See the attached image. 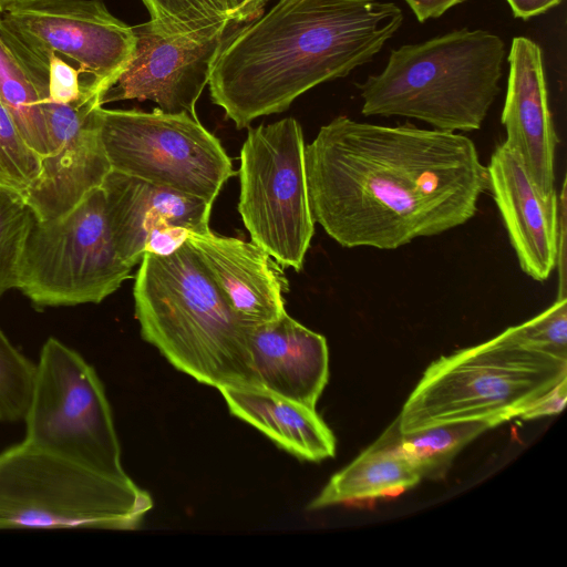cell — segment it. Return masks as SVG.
Segmentation results:
<instances>
[{"label":"cell","mask_w":567,"mask_h":567,"mask_svg":"<svg viewBox=\"0 0 567 567\" xmlns=\"http://www.w3.org/2000/svg\"><path fill=\"white\" fill-rule=\"evenodd\" d=\"M315 223L346 248L398 249L464 225L488 190L487 167L461 133L346 115L306 145Z\"/></svg>","instance_id":"cell-1"},{"label":"cell","mask_w":567,"mask_h":567,"mask_svg":"<svg viewBox=\"0 0 567 567\" xmlns=\"http://www.w3.org/2000/svg\"><path fill=\"white\" fill-rule=\"evenodd\" d=\"M402 22L393 2L279 0L226 33L210 69L212 101L237 128L247 127L369 62Z\"/></svg>","instance_id":"cell-2"},{"label":"cell","mask_w":567,"mask_h":567,"mask_svg":"<svg viewBox=\"0 0 567 567\" xmlns=\"http://www.w3.org/2000/svg\"><path fill=\"white\" fill-rule=\"evenodd\" d=\"M133 295L142 338L178 371L216 389L249 385L251 326L187 241L168 256L145 252Z\"/></svg>","instance_id":"cell-3"},{"label":"cell","mask_w":567,"mask_h":567,"mask_svg":"<svg viewBox=\"0 0 567 567\" xmlns=\"http://www.w3.org/2000/svg\"><path fill=\"white\" fill-rule=\"evenodd\" d=\"M505 43L467 28L391 51L385 68L359 85L365 116H402L444 132H472L499 93Z\"/></svg>","instance_id":"cell-4"},{"label":"cell","mask_w":567,"mask_h":567,"mask_svg":"<svg viewBox=\"0 0 567 567\" xmlns=\"http://www.w3.org/2000/svg\"><path fill=\"white\" fill-rule=\"evenodd\" d=\"M567 378V359L529 349L504 330L432 362L396 419L401 434L429 426L518 417Z\"/></svg>","instance_id":"cell-5"},{"label":"cell","mask_w":567,"mask_h":567,"mask_svg":"<svg viewBox=\"0 0 567 567\" xmlns=\"http://www.w3.org/2000/svg\"><path fill=\"white\" fill-rule=\"evenodd\" d=\"M152 506L130 477L102 474L24 440L0 452V528L131 530Z\"/></svg>","instance_id":"cell-6"},{"label":"cell","mask_w":567,"mask_h":567,"mask_svg":"<svg viewBox=\"0 0 567 567\" xmlns=\"http://www.w3.org/2000/svg\"><path fill=\"white\" fill-rule=\"evenodd\" d=\"M118 255L101 187L51 220H34L24 243L17 288L35 307L100 303L131 277Z\"/></svg>","instance_id":"cell-7"},{"label":"cell","mask_w":567,"mask_h":567,"mask_svg":"<svg viewBox=\"0 0 567 567\" xmlns=\"http://www.w3.org/2000/svg\"><path fill=\"white\" fill-rule=\"evenodd\" d=\"M23 420L28 443L102 474L128 477L99 375L79 352L55 338L40 351Z\"/></svg>","instance_id":"cell-8"},{"label":"cell","mask_w":567,"mask_h":567,"mask_svg":"<svg viewBox=\"0 0 567 567\" xmlns=\"http://www.w3.org/2000/svg\"><path fill=\"white\" fill-rule=\"evenodd\" d=\"M301 125L286 117L249 128L240 150L238 212L251 241L302 269L315 234Z\"/></svg>","instance_id":"cell-9"},{"label":"cell","mask_w":567,"mask_h":567,"mask_svg":"<svg viewBox=\"0 0 567 567\" xmlns=\"http://www.w3.org/2000/svg\"><path fill=\"white\" fill-rule=\"evenodd\" d=\"M112 169L214 203L235 174L219 140L197 116L99 106Z\"/></svg>","instance_id":"cell-10"},{"label":"cell","mask_w":567,"mask_h":567,"mask_svg":"<svg viewBox=\"0 0 567 567\" xmlns=\"http://www.w3.org/2000/svg\"><path fill=\"white\" fill-rule=\"evenodd\" d=\"M0 25L28 48L74 66L84 91L101 99L131 61L133 27L102 0H34L0 16Z\"/></svg>","instance_id":"cell-11"},{"label":"cell","mask_w":567,"mask_h":567,"mask_svg":"<svg viewBox=\"0 0 567 567\" xmlns=\"http://www.w3.org/2000/svg\"><path fill=\"white\" fill-rule=\"evenodd\" d=\"M99 97L75 103L42 102L50 153L41 171L22 194L38 220L59 218L90 192L101 187L112 169L100 131Z\"/></svg>","instance_id":"cell-12"},{"label":"cell","mask_w":567,"mask_h":567,"mask_svg":"<svg viewBox=\"0 0 567 567\" xmlns=\"http://www.w3.org/2000/svg\"><path fill=\"white\" fill-rule=\"evenodd\" d=\"M133 30V56L102 94L101 105L124 100L152 101L165 113L197 116L196 103L208 85L214 59L226 34H168L151 20Z\"/></svg>","instance_id":"cell-13"},{"label":"cell","mask_w":567,"mask_h":567,"mask_svg":"<svg viewBox=\"0 0 567 567\" xmlns=\"http://www.w3.org/2000/svg\"><path fill=\"white\" fill-rule=\"evenodd\" d=\"M486 167L488 190L520 269L536 281L547 280L557 264L565 269V182L559 214L557 193L545 197L505 142L495 147Z\"/></svg>","instance_id":"cell-14"},{"label":"cell","mask_w":567,"mask_h":567,"mask_svg":"<svg viewBox=\"0 0 567 567\" xmlns=\"http://www.w3.org/2000/svg\"><path fill=\"white\" fill-rule=\"evenodd\" d=\"M509 73L501 121L504 141L519 157L537 189L554 195L555 155L559 142L548 103L543 53L526 37H515L508 53Z\"/></svg>","instance_id":"cell-15"},{"label":"cell","mask_w":567,"mask_h":567,"mask_svg":"<svg viewBox=\"0 0 567 567\" xmlns=\"http://www.w3.org/2000/svg\"><path fill=\"white\" fill-rule=\"evenodd\" d=\"M101 188L112 237L120 257L131 267L141 262L151 231L175 225L190 231L209 230L212 203L114 169Z\"/></svg>","instance_id":"cell-16"},{"label":"cell","mask_w":567,"mask_h":567,"mask_svg":"<svg viewBox=\"0 0 567 567\" xmlns=\"http://www.w3.org/2000/svg\"><path fill=\"white\" fill-rule=\"evenodd\" d=\"M249 385L316 409L329 379L323 336L285 312L248 331Z\"/></svg>","instance_id":"cell-17"},{"label":"cell","mask_w":567,"mask_h":567,"mask_svg":"<svg viewBox=\"0 0 567 567\" xmlns=\"http://www.w3.org/2000/svg\"><path fill=\"white\" fill-rule=\"evenodd\" d=\"M187 244L234 311L249 326L274 321L285 312L287 279L279 264L254 241L190 231Z\"/></svg>","instance_id":"cell-18"},{"label":"cell","mask_w":567,"mask_h":567,"mask_svg":"<svg viewBox=\"0 0 567 567\" xmlns=\"http://www.w3.org/2000/svg\"><path fill=\"white\" fill-rule=\"evenodd\" d=\"M217 390L233 415L296 457L320 462L334 456V435L316 409L251 385H229Z\"/></svg>","instance_id":"cell-19"},{"label":"cell","mask_w":567,"mask_h":567,"mask_svg":"<svg viewBox=\"0 0 567 567\" xmlns=\"http://www.w3.org/2000/svg\"><path fill=\"white\" fill-rule=\"evenodd\" d=\"M396 429L395 421L377 442L336 473L308 509L394 497L415 486L422 477L398 449Z\"/></svg>","instance_id":"cell-20"},{"label":"cell","mask_w":567,"mask_h":567,"mask_svg":"<svg viewBox=\"0 0 567 567\" xmlns=\"http://www.w3.org/2000/svg\"><path fill=\"white\" fill-rule=\"evenodd\" d=\"M491 427L483 421H466L437 424L405 434L396 429L395 444L422 478H441L455 455Z\"/></svg>","instance_id":"cell-21"},{"label":"cell","mask_w":567,"mask_h":567,"mask_svg":"<svg viewBox=\"0 0 567 567\" xmlns=\"http://www.w3.org/2000/svg\"><path fill=\"white\" fill-rule=\"evenodd\" d=\"M0 101L13 117L29 146L41 158L50 142L41 99L29 75L0 37Z\"/></svg>","instance_id":"cell-22"},{"label":"cell","mask_w":567,"mask_h":567,"mask_svg":"<svg viewBox=\"0 0 567 567\" xmlns=\"http://www.w3.org/2000/svg\"><path fill=\"white\" fill-rule=\"evenodd\" d=\"M151 21L168 34L223 35L233 22L229 0H142Z\"/></svg>","instance_id":"cell-23"},{"label":"cell","mask_w":567,"mask_h":567,"mask_svg":"<svg viewBox=\"0 0 567 567\" xmlns=\"http://www.w3.org/2000/svg\"><path fill=\"white\" fill-rule=\"evenodd\" d=\"M34 217L20 193L0 186V298L17 288L21 256Z\"/></svg>","instance_id":"cell-24"},{"label":"cell","mask_w":567,"mask_h":567,"mask_svg":"<svg viewBox=\"0 0 567 567\" xmlns=\"http://www.w3.org/2000/svg\"><path fill=\"white\" fill-rule=\"evenodd\" d=\"M40 171L41 156L25 142L0 101V186L22 195Z\"/></svg>","instance_id":"cell-25"},{"label":"cell","mask_w":567,"mask_h":567,"mask_svg":"<svg viewBox=\"0 0 567 567\" xmlns=\"http://www.w3.org/2000/svg\"><path fill=\"white\" fill-rule=\"evenodd\" d=\"M35 364L0 329V421L23 420L31 399Z\"/></svg>","instance_id":"cell-26"},{"label":"cell","mask_w":567,"mask_h":567,"mask_svg":"<svg viewBox=\"0 0 567 567\" xmlns=\"http://www.w3.org/2000/svg\"><path fill=\"white\" fill-rule=\"evenodd\" d=\"M507 330L529 349L567 359V297H558L542 313Z\"/></svg>","instance_id":"cell-27"},{"label":"cell","mask_w":567,"mask_h":567,"mask_svg":"<svg viewBox=\"0 0 567 567\" xmlns=\"http://www.w3.org/2000/svg\"><path fill=\"white\" fill-rule=\"evenodd\" d=\"M39 54L45 59L47 63L45 74L49 100L56 103L70 104L84 99L99 97L90 95L84 91L79 71L70 63L55 54Z\"/></svg>","instance_id":"cell-28"},{"label":"cell","mask_w":567,"mask_h":567,"mask_svg":"<svg viewBox=\"0 0 567 567\" xmlns=\"http://www.w3.org/2000/svg\"><path fill=\"white\" fill-rule=\"evenodd\" d=\"M190 230L175 225L159 226L151 231L145 252L168 256L186 243Z\"/></svg>","instance_id":"cell-29"},{"label":"cell","mask_w":567,"mask_h":567,"mask_svg":"<svg viewBox=\"0 0 567 567\" xmlns=\"http://www.w3.org/2000/svg\"><path fill=\"white\" fill-rule=\"evenodd\" d=\"M567 398V378L561 380L551 390L537 399L518 417L523 420H533L542 416H551L559 414L566 403Z\"/></svg>","instance_id":"cell-30"},{"label":"cell","mask_w":567,"mask_h":567,"mask_svg":"<svg viewBox=\"0 0 567 567\" xmlns=\"http://www.w3.org/2000/svg\"><path fill=\"white\" fill-rule=\"evenodd\" d=\"M420 22L439 18L465 0H404Z\"/></svg>","instance_id":"cell-31"},{"label":"cell","mask_w":567,"mask_h":567,"mask_svg":"<svg viewBox=\"0 0 567 567\" xmlns=\"http://www.w3.org/2000/svg\"><path fill=\"white\" fill-rule=\"evenodd\" d=\"M516 18L527 20L558 6L563 0H506Z\"/></svg>","instance_id":"cell-32"},{"label":"cell","mask_w":567,"mask_h":567,"mask_svg":"<svg viewBox=\"0 0 567 567\" xmlns=\"http://www.w3.org/2000/svg\"><path fill=\"white\" fill-rule=\"evenodd\" d=\"M268 0H229L233 22L246 23L264 13Z\"/></svg>","instance_id":"cell-33"},{"label":"cell","mask_w":567,"mask_h":567,"mask_svg":"<svg viewBox=\"0 0 567 567\" xmlns=\"http://www.w3.org/2000/svg\"><path fill=\"white\" fill-rule=\"evenodd\" d=\"M34 0H0V14L10 12L21 6L30 3Z\"/></svg>","instance_id":"cell-34"}]
</instances>
